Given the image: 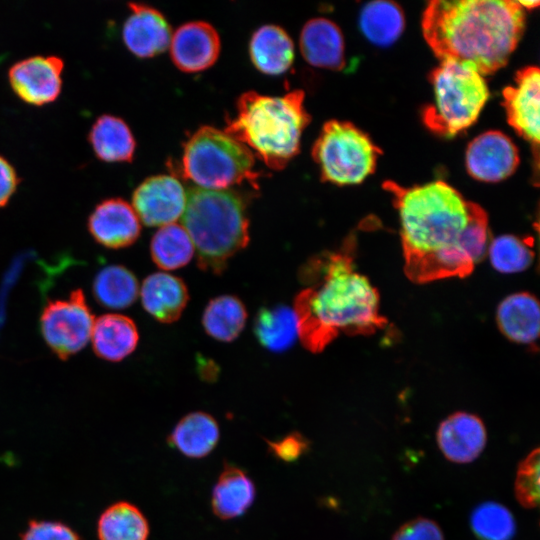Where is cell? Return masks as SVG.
Segmentation results:
<instances>
[{
	"instance_id": "8992f818",
	"label": "cell",
	"mask_w": 540,
	"mask_h": 540,
	"mask_svg": "<svg viewBox=\"0 0 540 540\" xmlns=\"http://www.w3.org/2000/svg\"><path fill=\"white\" fill-rule=\"evenodd\" d=\"M182 173L197 187L228 189L248 182L258 188L252 152L224 130L202 126L186 141Z\"/></svg>"
},
{
	"instance_id": "ffe728a7",
	"label": "cell",
	"mask_w": 540,
	"mask_h": 540,
	"mask_svg": "<svg viewBox=\"0 0 540 540\" xmlns=\"http://www.w3.org/2000/svg\"><path fill=\"white\" fill-rule=\"evenodd\" d=\"M255 496V484L248 474L226 463L212 490V511L222 520L237 518L252 506Z\"/></svg>"
},
{
	"instance_id": "4fadbf2b",
	"label": "cell",
	"mask_w": 540,
	"mask_h": 540,
	"mask_svg": "<svg viewBox=\"0 0 540 540\" xmlns=\"http://www.w3.org/2000/svg\"><path fill=\"white\" fill-rule=\"evenodd\" d=\"M540 71L528 66L517 72L513 85L503 90L510 126L534 146L539 144Z\"/></svg>"
},
{
	"instance_id": "5b68a950",
	"label": "cell",
	"mask_w": 540,
	"mask_h": 540,
	"mask_svg": "<svg viewBox=\"0 0 540 540\" xmlns=\"http://www.w3.org/2000/svg\"><path fill=\"white\" fill-rule=\"evenodd\" d=\"M182 226L193 242L198 266L206 272H223L228 261L249 242L245 202L228 189L191 188Z\"/></svg>"
},
{
	"instance_id": "277c9868",
	"label": "cell",
	"mask_w": 540,
	"mask_h": 540,
	"mask_svg": "<svg viewBox=\"0 0 540 540\" xmlns=\"http://www.w3.org/2000/svg\"><path fill=\"white\" fill-rule=\"evenodd\" d=\"M302 90L282 96L247 91L239 96L236 115L224 131L244 144L268 168L282 170L299 153L301 136L311 121Z\"/></svg>"
},
{
	"instance_id": "7a4b0ae2",
	"label": "cell",
	"mask_w": 540,
	"mask_h": 540,
	"mask_svg": "<svg viewBox=\"0 0 540 540\" xmlns=\"http://www.w3.org/2000/svg\"><path fill=\"white\" fill-rule=\"evenodd\" d=\"M355 250L351 235L338 251L316 255L301 268L308 287L295 297L293 311L298 336L312 353L322 352L340 333L370 335L387 324L376 288L356 270Z\"/></svg>"
},
{
	"instance_id": "7402d4cb",
	"label": "cell",
	"mask_w": 540,
	"mask_h": 540,
	"mask_svg": "<svg viewBox=\"0 0 540 540\" xmlns=\"http://www.w3.org/2000/svg\"><path fill=\"white\" fill-rule=\"evenodd\" d=\"M496 320L500 331L511 341L533 344L539 335L538 301L527 292L509 295L499 304Z\"/></svg>"
},
{
	"instance_id": "1f68e13d",
	"label": "cell",
	"mask_w": 540,
	"mask_h": 540,
	"mask_svg": "<svg viewBox=\"0 0 540 540\" xmlns=\"http://www.w3.org/2000/svg\"><path fill=\"white\" fill-rule=\"evenodd\" d=\"M470 524L480 540H511L516 532L515 519L510 510L492 501L475 507Z\"/></svg>"
},
{
	"instance_id": "74e56055",
	"label": "cell",
	"mask_w": 540,
	"mask_h": 540,
	"mask_svg": "<svg viewBox=\"0 0 540 540\" xmlns=\"http://www.w3.org/2000/svg\"><path fill=\"white\" fill-rule=\"evenodd\" d=\"M18 183L19 179L15 169L0 155V207L7 204Z\"/></svg>"
},
{
	"instance_id": "9a60e30c",
	"label": "cell",
	"mask_w": 540,
	"mask_h": 540,
	"mask_svg": "<svg viewBox=\"0 0 540 540\" xmlns=\"http://www.w3.org/2000/svg\"><path fill=\"white\" fill-rule=\"evenodd\" d=\"M128 6L130 14L122 30L127 49L139 58L164 52L171 40V28L164 15L146 4L131 2Z\"/></svg>"
},
{
	"instance_id": "f1b7e54d",
	"label": "cell",
	"mask_w": 540,
	"mask_h": 540,
	"mask_svg": "<svg viewBox=\"0 0 540 540\" xmlns=\"http://www.w3.org/2000/svg\"><path fill=\"white\" fill-rule=\"evenodd\" d=\"M92 290L96 301L102 306L123 309L136 301L139 285L129 269L121 265H110L96 275Z\"/></svg>"
},
{
	"instance_id": "d6986e66",
	"label": "cell",
	"mask_w": 540,
	"mask_h": 540,
	"mask_svg": "<svg viewBox=\"0 0 540 540\" xmlns=\"http://www.w3.org/2000/svg\"><path fill=\"white\" fill-rule=\"evenodd\" d=\"M144 309L157 321L172 323L183 313L189 293L182 279L158 272L145 278L140 291Z\"/></svg>"
},
{
	"instance_id": "44dd1931",
	"label": "cell",
	"mask_w": 540,
	"mask_h": 540,
	"mask_svg": "<svg viewBox=\"0 0 540 540\" xmlns=\"http://www.w3.org/2000/svg\"><path fill=\"white\" fill-rule=\"evenodd\" d=\"M249 55L258 71L268 75H280L293 64L294 44L282 27L266 24L253 33L249 43Z\"/></svg>"
},
{
	"instance_id": "f35d334b",
	"label": "cell",
	"mask_w": 540,
	"mask_h": 540,
	"mask_svg": "<svg viewBox=\"0 0 540 540\" xmlns=\"http://www.w3.org/2000/svg\"><path fill=\"white\" fill-rule=\"evenodd\" d=\"M518 3L524 10L535 8L539 5L538 1H518Z\"/></svg>"
},
{
	"instance_id": "603a6c76",
	"label": "cell",
	"mask_w": 540,
	"mask_h": 540,
	"mask_svg": "<svg viewBox=\"0 0 540 540\" xmlns=\"http://www.w3.org/2000/svg\"><path fill=\"white\" fill-rule=\"evenodd\" d=\"M91 339L98 357L117 362L135 350L139 334L131 318L122 314H105L95 319Z\"/></svg>"
},
{
	"instance_id": "d4e9b609",
	"label": "cell",
	"mask_w": 540,
	"mask_h": 540,
	"mask_svg": "<svg viewBox=\"0 0 540 540\" xmlns=\"http://www.w3.org/2000/svg\"><path fill=\"white\" fill-rule=\"evenodd\" d=\"M95 155L105 162H131L136 142L124 120L104 114L97 118L89 133Z\"/></svg>"
},
{
	"instance_id": "cb8c5ba5",
	"label": "cell",
	"mask_w": 540,
	"mask_h": 540,
	"mask_svg": "<svg viewBox=\"0 0 540 540\" xmlns=\"http://www.w3.org/2000/svg\"><path fill=\"white\" fill-rule=\"evenodd\" d=\"M219 438L220 430L215 418L206 412L195 411L179 420L167 442L184 456L198 459L209 455Z\"/></svg>"
},
{
	"instance_id": "ac0fdd59",
	"label": "cell",
	"mask_w": 540,
	"mask_h": 540,
	"mask_svg": "<svg viewBox=\"0 0 540 540\" xmlns=\"http://www.w3.org/2000/svg\"><path fill=\"white\" fill-rule=\"evenodd\" d=\"M299 45L304 59L312 66L331 70L345 66L342 32L326 18L307 21L301 30Z\"/></svg>"
},
{
	"instance_id": "e0dca14e",
	"label": "cell",
	"mask_w": 540,
	"mask_h": 540,
	"mask_svg": "<svg viewBox=\"0 0 540 540\" xmlns=\"http://www.w3.org/2000/svg\"><path fill=\"white\" fill-rule=\"evenodd\" d=\"M436 439L445 458L464 464L474 461L482 453L487 431L477 415L455 412L440 423Z\"/></svg>"
},
{
	"instance_id": "ba28073f",
	"label": "cell",
	"mask_w": 540,
	"mask_h": 540,
	"mask_svg": "<svg viewBox=\"0 0 540 540\" xmlns=\"http://www.w3.org/2000/svg\"><path fill=\"white\" fill-rule=\"evenodd\" d=\"M381 150L350 122L329 120L312 147L322 181L336 185L363 182L376 168Z\"/></svg>"
},
{
	"instance_id": "52a82bcc",
	"label": "cell",
	"mask_w": 540,
	"mask_h": 540,
	"mask_svg": "<svg viewBox=\"0 0 540 540\" xmlns=\"http://www.w3.org/2000/svg\"><path fill=\"white\" fill-rule=\"evenodd\" d=\"M434 101L423 111V122L435 134L453 137L470 127L484 107L489 91L472 66L444 60L431 72Z\"/></svg>"
},
{
	"instance_id": "484cf974",
	"label": "cell",
	"mask_w": 540,
	"mask_h": 540,
	"mask_svg": "<svg viewBox=\"0 0 540 540\" xmlns=\"http://www.w3.org/2000/svg\"><path fill=\"white\" fill-rule=\"evenodd\" d=\"M247 320L243 302L233 295L217 296L204 309L202 324L212 338L231 342L242 332Z\"/></svg>"
},
{
	"instance_id": "836d02e7",
	"label": "cell",
	"mask_w": 540,
	"mask_h": 540,
	"mask_svg": "<svg viewBox=\"0 0 540 540\" xmlns=\"http://www.w3.org/2000/svg\"><path fill=\"white\" fill-rule=\"evenodd\" d=\"M539 458V448H535L517 469L515 496L524 508H535L539 503Z\"/></svg>"
},
{
	"instance_id": "f546056e",
	"label": "cell",
	"mask_w": 540,
	"mask_h": 540,
	"mask_svg": "<svg viewBox=\"0 0 540 540\" xmlns=\"http://www.w3.org/2000/svg\"><path fill=\"white\" fill-rule=\"evenodd\" d=\"M149 524L133 504L118 502L107 508L98 522L99 540H147Z\"/></svg>"
},
{
	"instance_id": "8fae6325",
	"label": "cell",
	"mask_w": 540,
	"mask_h": 540,
	"mask_svg": "<svg viewBox=\"0 0 540 540\" xmlns=\"http://www.w3.org/2000/svg\"><path fill=\"white\" fill-rule=\"evenodd\" d=\"M63 60L56 56H32L10 67L8 79L24 102L36 106L53 102L62 87Z\"/></svg>"
},
{
	"instance_id": "e575fe53",
	"label": "cell",
	"mask_w": 540,
	"mask_h": 540,
	"mask_svg": "<svg viewBox=\"0 0 540 540\" xmlns=\"http://www.w3.org/2000/svg\"><path fill=\"white\" fill-rule=\"evenodd\" d=\"M265 443L267 444L268 452L276 459L285 463L298 461L311 448L310 440L297 431L290 432L281 439H265Z\"/></svg>"
},
{
	"instance_id": "83f0119b",
	"label": "cell",
	"mask_w": 540,
	"mask_h": 540,
	"mask_svg": "<svg viewBox=\"0 0 540 540\" xmlns=\"http://www.w3.org/2000/svg\"><path fill=\"white\" fill-rule=\"evenodd\" d=\"M405 25L402 9L392 1L377 0L366 4L360 14L365 37L378 46L395 42Z\"/></svg>"
},
{
	"instance_id": "d6a6232c",
	"label": "cell",
	"mask_w": 540,
	"mask_h": 540,
	"mask_svg": "<svg viewBox=\"0 0 540 540\" xmlns=\"http://www.w3.org/2000/svg\"><path fill=\"white\" fill-rule=\"evenodd\" d=\"M492 266L501 273L526 270L534 259V252L523 239L513 235L499 236L488 245Z\"/></svg>"
},
{
	"instance_id": "2e32d148",
	"label": "cell",
	"mask_w": 540,
	"mask_h": 540,
	"mask_svg": "<svg viewBox=\"0 0 540 540\" xmlns=\"http://www.w3.org/2000/svg\"><path fill=\"white\" fill-rule=\"evenodd\" d=\"M88 229L100 245L119 249L132 245L138 239L141 224L128 202L110 198L95 207L88 219Z\"/></svg>"
},
{
	"instance_id": "3957f363",
	"label": "cell",
	"mask_w": 540,
	"mask_h": 540,
	"mask_svg": "<svg viewBox=\"0 0 540 540\" xmlns=\"http://www.w3.org/2000/svg\"><path fill=\"white\" fill-rule=\"evenodd\" d=\"M422 32L440 61L468 64L482 76L505 66L524 30V9L515 0H433Z\"/></svg>"
},
{
	"instance_id": "4dcf8cb0",
	"label": "cell",
	"mask_w": 540,
	"mask_h": 540,
	"mask_svg": "<svg viewBox=\"0 0 540 540\" xmlns=\"http://www.w3.org/2000/svg\"><path fill=\"white\" fill-rule=\"evenodd\" d=\"M194 251L188 232L176 223L160 227L150 244L151 257L163 270H175L187 265Z\"/></svg>"
},
{
	"instance_id": "7c38bea8",
	"label": "cell",
	"mask_w": 540,
	"mask_h": 540,
	"mask_svg": "<svg viewBox=\"0 0 540 540\" xmlns=\"http://www.w3.org/2000/svg\"><path fill=\"white\" fill-rule=\"evenodd\" d=\"M465 160L469 175L484 182L506 179L520 162L517 147L500 131H487L474 138L467 147Z\"/></svg>"
},
{
	"instance_id": "d590c367",
	"label": "cell",
	"mask_w": 540,
	"mask_h": 540,
	"mask_svg": "<svg viewBox=\"0 0 540 540\" xmlns=\"http://www.w3.org/2000/svg\"><path fill=\"white\" fill-rule=\"evenodd\" d=\"M392 540H444V536L435 521L417 517L401 525Z\"/></svg>"
},
{
	"instance_id": "5bb4252c",
	"label": "cell",
	"mask_w": 540,
	"mask_h": 540,
	"mask_svg": "<svg viewBox=\"0 0 540 540\" xmlns=\"http://www.w3.org/2000/svg\"><path fill=\"white\" fill-rule=\"evenodd\" d=\"M217 30L205 21H191L176 29L170 40V54L175 66L194 73L211 67L219 57Z\"/></svg>"
},
{
	"instance_id": "30bf717a",
	"label": "cell",
	"mask_w": 540,
	"mask_h": 540,
	"mask_svg": "<svg viewBox=\"0 0 540 540\" xmlns=\"http://www.w3.org/2000/svg\"><path fill=\"white\" fill-rule=\"evenodd\" d=\"M187 193L171 175L146 178L133 192L132 203L139 220L147 226H166L182 217Z\"/></svg>"
},
{
	"instance_id": "6da1fadb",
	"label": "cell",
	"mask_w": 540,
	"mask_h": 540,
	"mask_svg": "<svg viewBox=\"0 0 540 540\" xmlns=\"http://www.w3.org/2000/svg\"><path fill=\"white\" fill-rule=\"evenodd\" d=\"M400 219L404 271L414 283L468 276L486 255L488 216L448 183L386 181Z\"/></svg>"
},
{
	"instance_id": "9c48e42d",
	"label": "cell",
	"mask_w": 540,
	"mask_h": 540,
	"mask_svg": "<svg viewBox=\"0 0 540 540\" xmlns=\"http://www.w3.org/2000/svg\"><path fill=\"white\" fill-rule=\"evenodd\" d=\"M94 321L82 290L77 289L68 299L51 301L44 307L40 328L46 344L65 360L86 346Z\"/></svg>"
},
{
	"instance_id": "8d00e7d4",
	"label": "cell",
	"mask_w": 540,
	"mask_h": 540,
	"mask_svg": "<svg viewBox=\"0 0 540 540\" xmlns=\"http://www.w3.org/2000/svg\"><path fill=\"white\" fill-rule=\"evenodd\" d=\"M21 540H80V538L62 523L31 521Z\"/></svg>"
},
{
	"instance_id": "4316f807",
	"label": "cell",
	"mask_w": 540,
	"mask_h": 540,
	"mask_svg": "<svg viewBox=\"0 0 540 540\" xmlns=\"http://www.w3.org/2000/svg\"><path fill=\"white\" fill-rule=\"evenodd\" d=\"M254 333L268 350H287L298 335L294 311L285 305L261 308L255 318Z\"/></svg>"
}]
</instances>
